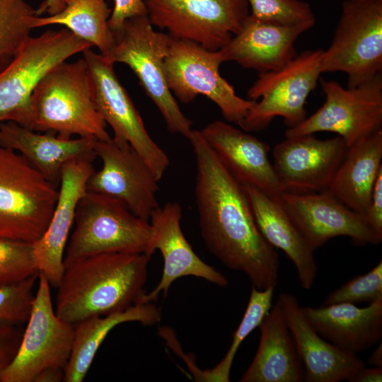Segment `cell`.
Masks as SVG:
<instances>
[{
    "label": "cell",
    "mask_w": 382,
    "mask_h": 382,
    "mask_svg": "<svg viewBox=\"0 0 382 382\" xmlns=\"http://www.w3.org/2000/svg\"><path fill=\"white\" fill-rule=\"evenodd\" d=\"M195 159V197L202 238L228 268L258 289L275 288L279 261L256 224L243 186L226 169L200 131L187 138Z\"/></svg>",
    "instance_id": "1"
},
{
    "label": "cell",
    "mask_w": 382,
    "mask_h": 382,
    "mask_svg": "<svg viewBox=\"0 0 382 382\" xmlns=\"http://www.w3.org/2000/svg\"><path fill=\"white\" fill-rule=\"evenodd\" d=\"M151 257L145 253H106L66 265L57 287L56 315L74 325L141 303Z\"/></svg>",
    "instance_id": "2"
},
{
    "label": "cell",
    "mask_w": 382,
    "mask_h": 382,
    "mask_svg": "<svg viewBox=\"0 0 382 382\" xmlns=\"http://www.w3.org/2000/svg\"><path fill=\"white\" fill-rule=\"evenodd\" d=\"M106 125L96 107L83 58L52 68L32 93L28 127L32 130L64 139L76 134L109 140Z\"/></svg>",
    "instance_id": "3"
},
{
    "label": "cell",
    "mask_w": 382,
    "mask_h": 382,
    "mask_svg": "<svg viewBox=\"0 0 382 382\" xmlns=\"http://www.w3.org/2000/svg\"><path fill=\"white\" fill-rule=\"evenodd\" d=\"M75 228L66 247L64 265L106 253H154L149 221L134 215L120 201L88 192L79 200Z\"/></svg>",
    "instance_id": "4"
},
{
    "label": "cell",
    "mask_w": 382,
    "mask_h": 382,
    "mask_svg": "<svg viewBox=\"0 0 382 382\" xmlns=\"http://www.w3.org/2000/svg\"><path fill=\"white\" fill-rule=\"evenodd\" d=\"M153 26L147 15L127 20L115 34L114 45L104 57L113 64L127 65L158 108L168 130L187 138L192 131V122L182 112L169 89L165 73L171 37L156 31Z\"/></svg>",
    "instance_id": "5"
},
{
    "label": "cell",
    "mask_w": 382,
    "mask_h": 382,
    "mask_svg": "<svg viewBox=\"0 0 382 382\" xmlns=\"http://www.w3.org/2000/svg\"><path fill=\"white\" fill-rule=\"evenodd\" d=\"M58 197L22 155L0 146V238L35 243L46 231Z\"/></svg>",
    "instance_id": "6"
},
{
    "label": "cell",
    "mask_w": 382,
    "mask_h": 382,
    "mask_svg": "<svg viewBox=\"0 0 382 382\" xmlns=\"http://www.w3.org/2000/svg\"><path fill=\"white\" fill-rule=\"evenodd\" d=\"M93 46L64 28L30 36L0 71V123L29 127L30 99L40 81L52 68Z\"/></svg>",
    "instance_id": "7"
},
{
    "label": "cell",
    "mask_w": 382,
    "mask_h": 382,
    "mask_svg": "<svg viewBox=\"0 0 382 382\" xmlns=\"http://www.w3.org/2000/svg\"><path fill=\"white\" fill-rule=\"evenodd\" d=\"M343 72L347 87L382 73V0H345L321 72Z\"/></svg>",
    "instance_id": "8"
},
{
    "label": "cell",
    "mask_w": 382,
    "mask_h": 382,
    "mask_svg": "<svg viewBox=\"0 0 382 382\" xmlns=\"http://www.w3.org/2000/svg\"><path fill=\"white\" fill-rule=\"evenodd\" d=\"M322 53L321 49L306 50L278 70L260 73L248 91V99L255 102L240 127L248 132L260 131L276 117L289 127L301 122L306 117L308 96L322 74Z\"/></svg>",
    "instance_id": "9"
},
{
    "label": "cell",
    "mask_w": 382,
    "mask_h": 382,
    "mask_svg": "<svg viewBox=\"0 0 382 382\" xmlns=\"http://www.w3.org/2000/svg\"><path fill=\"white\" fill-rule=\"evenodd\" d=\"M223 62L220 50H209L171 37L164 64L166 81L181 102L187 103L199 95L204 96L218 106L226 121L240 127L255 101L236 95L219 73Z\"/></svg>",
    "instance_id": "10"
},
{
    "label": "cell",
    "mask_w": 382,
    "mask_h": 382,
    "mask_svg": "<svg viewBox=\"0 0 382 382\" xmlns=\"http://www.w3.org/2000/svg\"><path fill=\"white\" fill-rule=\"evenodd\" d=\"M153 25L175 39L222 49L250 15L246 0H144Z\"/></svg>",
    "instance_id": "11"
},
{
    "label": "cell",
    "mask_w": 382,
    "mask_h": 382,
    "mask_svg": "<svg viewBox=\"0 0 382 382\" xmlns=\"http://www.w3.org/2000/svg\"><path fill=\"white\" fill-rule=\"evenodd\" d=\"M323 105L298 125L289 127L286 137L333 132L347 147L382 129V73L352 88L320 79Z\"/></svg>",
    "instance_id": "12"
},
{
    "label": "cell",
    "mask_w": 382,
    "mask_h": 382,
    "mask_svg": "<svg viewBox=\"0 0 382 382\" xmlns=\"http://www.w3.org/2000/svg\"><path fill=\"white\" fill-rule=\"evenodd\" d=\"M37 279L26 328L14 357L0 375V382H34L42 370L65 369L69 361L74 325L56 315L46 277L39 273Z\"/></svg>",
    "instance_id": "13"
},
{
    "label": "cell",
    "mask_w": 382,
    "mask_h": 382,
    "mask_svg": "<svg viewBox=\"0 0 382 382\" xmlns=\"http://www.w3.org/2000/svg\"><path fill=\"white\" fill-rule=\"evenodd\" d=\"M83 54L96 107L106 125L111 127L112 139L130 144L160 180L170 164L169 158L146 130L139 111L115 73L114 64L91 48Z\"/></svg>",
    "instance_id": "14"
},
{
    "label": "cell",
    "mask_w": 382,
    "mask_h": 382,
    "mask_svg": "<svg viewBox=\"0 0 382 382\" xmlns=\"http://www.w3.org/2000/svg\"><path fill=\"white\" fill-rule=\"evenodd\" d=\"M94 151L101 168L88 180V192L122 202L134 215L149 221L159 207L158 180L139 153L128 143L97 140Z\"/></svg>",
    "instance_id": "15"
},
{
    "label": "cell",
    "mask_w": 382,
    "mask_h": 382,
    "mask_svg": "<svg viewBox=\"0 0 382 382\" xmlns=\"http://www.w3.org/2000/svg\"><path fill=\"white\" fill-rule=\"evenodd\" d=\"M347 149L337 135L327 139L314 134L286 137L274 146L272 164L284 192H324Z\"/></svg>",
    "instance_id": "16"
},
{
    "label": "cell",
    "mask_w": 382,
    "mask_h": 382,
    "mask_svg": "<svg viewBox=\"0 0 382 382\" xmlns=\"http://www.w3.org/2000/svg\"><path fill=\"white\" fill-rule=\"evenodd\" d=\"M279 199L313 250L338 236H347L357 245L382 241L363 216L326 192H283Z\"/></svg>",
    "instance_id": "17"
},
{
    "label": "cell",
    "mask_w": 382,
    "mask_h": 382,
    "mask_svg": "<svg viewBox=\"0 0 382 382\" xmlns=\"http://www.w3.org/2000/svg\"><path fill=\"white\" fill-rule=\"evenodd\" d=\"M182 207L178 202H167L158 207L149 221L153 228L152 245L163 259V269L156 286L146 293L141 303H154L161 294L166 296L178 279L193 276L219 286H226V277L204 262L193 250L181 228Z\"/></svg>",
    "instance_id": "18"
},
{
    "label": "cell",
    "mask_w": 382,
    "mask_h": 382,
    "mask_svg": "<svg viewBox=\"0 0 382 382\" xmlns=\"http://www.w3.org/2000/svg\"><path fill=\"white\" fill-rule=\"evenodd\" d=\"M94 170L93 160L90 159L73 160L64 166L51 219L42 237L33 243L39 273H42L50 285L56 289L64 273L65 249L76 207L87 192V182Z\"/></svg>",
    "instance_id": "19"
},
{
    "label": "cell",
    "mask_w": 382,
    "mask_h": 382,
    "mask_svg": "<svg viewBox=\"0 0 382 382\" xmlns=\"http://www.w3.org/2000/svg\"><path fill=\"white\" fill-rule=\"evenodd\" d=\"M201 133L223 166L242 185L279 199L284 192L269 159L265 142L230 123L214 121Z\"/></svg>",
    "instance_id": "20"
},
{
    "label": "cell",
    "mask_w": 382,
    "mask_h": 382,
    "mask_svg": "<svg viewBox=\"0 0 382 382\" xmlns=\"http://www.w3.org/2000/svg\"><path fill=\"white\" fill-rule=\"evenodd\" d=\"M284 313L306 382L349 381L365 367L357 354L341 349L321 337L303 316L297 298L281 293L277 299Z\"/></svg>",
    "instance_id": "21"
},
{
    "label": "cell",
    "mask_w": 382,
    "mask_h": 382,
    "mask_svg": "<svg viewBox=\"0 0 382 382\" xmlns=\"http://www.w3.org/2000/svg\"><path fill=\"white\" fill-rule=\"evenodd\" d=\"M93 137L64 139L49 132H39L14 122L0 123V146L22 155L49 182L59 185L64 166L76 159L93 160Z\"/></svg>",
    "instance_id": "22"
},
{
    "label": "cell",
    "mask_w": 382,
    "mask_h": 382,
    "mask_svg": "<svg viewBox=\"0 0 382 382\" xmlns=\"http://www.w3.org/2000/svg\"><path fill=\"white\" fill-rule=\"evenodd\" d=\"M308 30L276 25L248 16L240 31L220 50L224 62H234L260 73L278 70L296 55L295 42Z\"/></svg>",
    "instance_id": "23"
},
{
    "label": "cell",
    "mask_w": 382,
    "mask_h": 382,
    "mask_svg": "<svg viewBox=\"0 0 382 382\" xmlns=\"http://www.w3.org/2000/svg\"><path fill=\"white\" fill-rule=\"evenodd\" d=\"M301 308L315 330L342 350L357 355L381 342L382 298L362 308L338 303Z\"/></svg>",
    "instance_id": "24"
},
{
    "label": "cell",
    "mask_w": 382,
    "mask_h": 382,
    "mask_svg": "<svg viewBox=\"0 0 382 382\" xmlns=\"http://www.w3.org/2000/svg\"><path fill=\"white\" fill-rule=\"evenodd\" d=\"M261 233L294 264L301 286H313L318 273L314 251L295 225L281 201L251 185H243Z\"/></svg>",
    "instance_id": "25"
},
{
    "label": "cell",
    "mask_w": 382,
    "mask_h": 382,
    "mask_svg": "<svg viewBox=\"0 0 382 382\" xmlns=\"http://www.w3.org/2000/svg\"><path fill=\"white\" fill-rule=\"evenodd\" d=\"M259 328L260 336L257 352L240 381H305L303 366L277 301Z\"/></svg>",
    "instance_id": "26"
},
{
    "label": "cell",
    "mask_w": 382,
    "mask_h": 382,
    "mask_svg": "<svg viewBox=\"0 0 382 382\" xmlns=\"http://www.w3.org/2000/svg\"><path fill=\"white\" fill-rule=\"evenodd\" d=\"M381 161L382 129L348 147L324 192L365 219Z\"/></svg>",
    "instance_id": "27"
},
{
    "label": "cell",
    "mask_w": 382,
    "mask_h": 382,
    "mask_svg": "<svg viewBox=\"0 0 382 382\" xmlns=\"http://www.w3.org/2000/svg\"><path fill=\"white\" fill-rule=\"evenodd\" d=\"M161 318V308L154 303H147L108 315L92 316L74 325L73 346L64 369V381H83L100 345L118 325L138 322L153 325L160 322Z\"/></svg>",
    "instance_id": "28"
},
{
    "label": "cell",
    "mask_w": 382,
    "mask_h": 382,
    "mask_svg": "<svg viewBox=\"0 0 382 382\" xmlns=\"http://www.w3.org/2000/svg\"><path fill=\"white\" fill-rule=\"evenodd\" d=\"M64 9L53 16H35L33 29L59 25L74 35L96 47L106 56L115 42V35L109 26L112 9L106 0H64Z\"/></svg>",
    "instance_id": "29"
},
{
    "label": "cell",
    "mask_w": 382,
    "mask_h": 382,
    "mask_svg": "<svg viewBox=\"0 0 382 382\" xmlns=\"http://www.w3.org/2000/svg\"><path fill=\"white\" fill-rule=\"evenodd\" d=\"M274 289H258L252 286L248 303L237 329L233 333L231 345L224 358L209 369L214 382L230 381V373L235 356L244 340L259 327L272 307Z\"/></svg>",
    "instance_id": "30"
},
{
    "label": "cell",
    "mask_w": 382,
    "mask_h": 382,
    "mask_svg": "<svg viewBox=\"0 0 382 382\" xmlns=\"http://www.w3.org/2000/svg\"><path fill=\"white\" fill-rule=\"evenodd\" d=\"M35 16V9L25 0H0V71L30 36Z\"/></svg>",
    "instance_id": "31"
},
{
    "label": "cell",
    "mask_w": 382,
    "mask_h": 382,
    "mask_svg": "<svg viewBox=\"0 0 382 382\" xmlns=\"http://www.w3.org/2000/svg\"><path fill=\"white\" fill-rule=\"evenodd\" d=\"M250 15L266 23L289 26H302L309 30L316 18L311 6L302 0H246Z\"/></svg>",
    "instance_id": "32"
},
{
    "label": "cell",
    "mask_w": 382,
    "mask_h": 382,
    "mask_svg": "<svg viewBox=\"0 0 382 382\" xmlns=\"http://www.w3.org/2000/svg\"><path fill=\"white\" fill-rule=\"evenodd\" d=\"M33 243L0 238V286L37 276Z\"/></svg>",
    "instance_id": "33"
},
{
    "label": "cell",
    "mask_w": 382,
    "mask_h": 382,
    "mask_svg": "<svg viewBox=\"0 0 382 382\" xmlns=\"http://www.w3.org/2000/svg\"><path fill=\"white\" fill-rule=\"evenodd\" d=\"M37 277L33 276L16 284L0 286V328L18 327L27 323Z\"/></svg>",
    "instance_id": "34"
},
{
    "label": "cell",
    "mask_w": 382,
    "mask_h": 382,
    "mask_svg": "<svg viewBox=\"0 0 382 382\" xmlns=\"http://www.w3.org/2000/svg\"><path fill=\"white\" fill-rule=\"evenodd\" d=\"M382 298V261L368 272L354 277L328 294L323 305L371 303Z\"/></svg>",
    "instance_id": "35"
},
{
    "label": "cell",
    "mask_w": 382,
    "mask_h": 382,
    "mask_svg": "<svg viewBox=\"0 0 382 382\" xmlns=\"http://www.w3.org/2000/svg\"><path fill=\"white\" fill-rule=\"evenodd\" d=\"M114 6L109 19V26L114 35L129 18L147 15L144 0H113Z\"/></svg>",
    "instance_id": "36"
},
{
    "label": "cell",
    "mask_w": 382,
    "mask_h": 382,
    "mask_svg": "<svg viewBox=\"0 0 382 382\" xmlns=\"http://www.w3.org/2000/svg\"><path fill=\"white\" fill-rule=\"evenodd\" d=\"M365 220L382 237V170L376 178Z\"/></svg>",
    "instance_id": "37"
},
{
    "label": "cell",
    "mask_w": 382,
    "mask_h": 382,
    "mask_svg": "<svg viewBox=\"0 0 382 382\" xmlns=\"http://www.w3.org/2000/svg\"><path fill=\"white\" fill-rule=\"evenodd\" d=\"M18 327L0 328V359L8 364L14 357L22 337Z\"/></svg>",
    "instance_id": "38"
},
{
    "label": "cell",
    "mask_w": 382,
    "mask_h": 382,
    "mask_svg": "<svg viewBox=\"0 0 382 382\" xmlns=\"http://www.w3.org/2000/svg\"><path fill=\"white\" fill-rule=\"evenodd\" d=\"M382 381V368H366L361 369L352 379L351 382H381Z\"/></svg>",
    "instance_id": "39"
},
{
    "label": "cell",
    "mask_w": 382,
    "mask_h": 382,
    "mask_svg": "<svg viewBox=\"0 0 382 382\" xmlns=\"http://www.w3.org/2000/svg\"><path fill=\"white\" fill-rule=\"evenodd\" d=\"M64 369L50 367L42 370L35 377L34 382H61L64 381Z\"/></svg>",
    "instance_id": "40"
},
{
    "label": "cell",
    "mask_w": 382,
    "mask_h": 382,
    "mask_svg": "<svg viewBox=\"0 0 382 382\" xmlns=\"http://www.w3.org/2000/svg\"><path fill=\"white\" fill-rule=\"evenodd\" d=\"M65 6L64 0H44L35 10L36 16L44 13L53 16L61 12Z\"/></svg>",
    "instance_id": "41"
},
{
    "label": "cell",
    "mask_w": 382,
    "mask_h": 382,
    "mask_svg": "<svg viewBox=\"0 0 382 382\" xmlns=\"http://www.w3.org/2000/svg\"><path fill=\"white\" fill-rule=\"evenodd\" d=\"M369 363L376 367L382 368V345L381 342L371 354Z\"/></svg>",
    "instance_id": "42"
},
{
    "label": "cell",
    "mask_w": 382,
    "mask_h": 382,
    "mask_svg": "<svg viewBox=\"0 0 382 382\" xmlns=\"http://www.w3.org/2000/svg\"><path fill=\"white\" fill-rule=\"evenodd\" d=\"M7 364L0 359V375Z\"/></svg>",
    "instance_id": "43"
}]
</instances>
